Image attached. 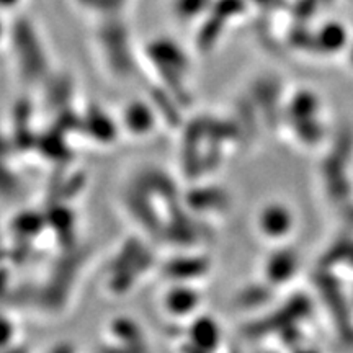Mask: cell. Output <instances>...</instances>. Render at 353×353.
<instances>
[{
    "label": "cell",
    "mask_w": 353,
    "mask_h": 353,
    "mask_svg": "<svg viewBox=\"0 0 353 353\" xmlns=\"http://www.w3.org/2000/svg\"><path fill=\"white\" fill-rule=\"evenodd\" d=\"M317 43L321 44L324 50L327 51H337L343 48V44L347 43V32L341 23H325L322 26V30L317 34Z\"/></svg>",
    "instance_id": "6da1fadb"
},
{
    "label": "cell",
    "mask_w": 353,
    "mask_h": 353,
    "mask_svg": "<svg viewBox=\"0 0 353 353\" xmlns=\"http://www.w3.org/2000/svg\"><path fill=\"white\" fill-rule=\"evenodd\" d=\"M21 2H23V0H0V12L7 13L15 10V8H19L21 6Z\"/></svg>",
    "instance_id": "277c9868"
},
{
    "label": "cell",
    "mask_w": 353,
    "mask_h": 353,
    "mask_svg": "<svg viewBox=\"0 0 353 353\" xmlns=\"http://www.w3.org/2000/svg\"><path fill=\"white\" fill-rule=\"evenodd\" d=\"M10 37V28H8L6 23V19H3V13L0 12V44L3 43V39Z\"/></svg>",
    "instance_id": "5b68a950"
},
{
    "label": "cell",
    "mask_w": 353,
    "mask_h": 353,
    "mask_svg": "<svg viewBox=\"0 0 353 353\" xmlns=\"http://www.w3.org/2000/svg\"><path fill=\"white\" fill-rule=\"evenodd\" d=\"M213 0H174V12L179 19L192 20L205 10H210Z\"/></svg>",
    "instance_id": "7a4b0ae2"
},
{
    "label": "cell",
    "mask_w": 353,
    "mask_h": 353,
    "mask_svg": "<svg viewBox=\"0 0 353 353\" xmlns=\"http://www.w3.org/2000/svg\"><path fill=\"white\" fill-rule=\"evenodd\" d=\"M193 341L200 348H206V350H211V348L216 347L218 343V330H216V325L211 324V322H201V324L195 325V330H193Z\"/></svg>",
    "instance_id": "3957f363"
},
{
    "label": "cell",
    "mask_w": 353,
    "mask_h": 353,
    "mask_svg": "<svg viewBox=\"0 0 353 353\" xmlns=\"http://www.w3.org/2000/svg\"><path fill=\"white\" fill-rule=\"evenodd\" d=\"M296 353H317V352L316 350H299Z\"/></svg>",
    "instance_id": "8992f818"
},
{
    "label": "cell",
    "mask_w": 353,
    "mask_h": 353,
    "mask_svg": "<svg viewBox=\"0 0 353 353\" xmlns=\"http://www.w3.org/2000/svg\"><path fill=\"white\" fill-rule=\"evenodd\" d=\"M56 353H70V350H68V348H63V350H59V352H56Z\"/></svg>",
    "instance_id": "52a82bcc"
}]
</instances>
